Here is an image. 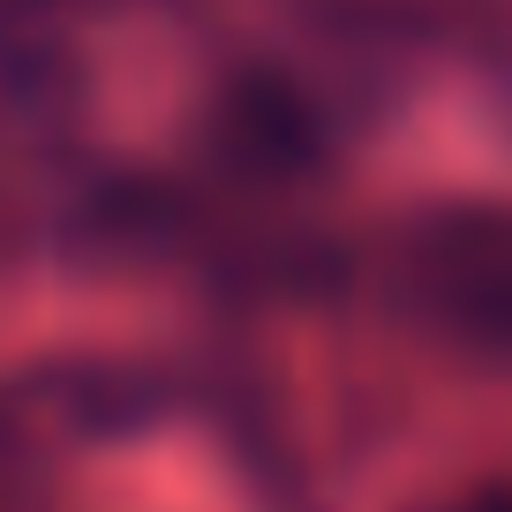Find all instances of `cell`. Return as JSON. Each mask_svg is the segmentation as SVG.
Instances as JSON below:
<instances>
[{
	"label": "cell",
	"mask_w": 512,
	"mask_h": 512,
	"mask_svg": "<svg viewBox=\"0 0 512 512\" xmlns=\"http://www.w3.org/2000/svg\"><path fill=\"white\" fill-rule=\"evenodd\" d=\"M392 294L467 354L512 362V211L460 204L415 219L392 241Z\"/></svg>",
	"instance_id": "cell-1"
}]
</instances>
